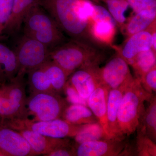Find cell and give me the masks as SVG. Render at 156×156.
Wrapping results in <instances>:
<instances>
[{"label": "cell", "instance_id": "6da1fadb", "mask_svg": "<svg viewBox=\"0 0 156 156\" xmlns=\"http://www.w3.org/2000/svg\"><path fill=\"white\" fill-rule=\"evenodd\" d=\"M83 0H38V3L54 20L71 40L89 43L90 23L82 9Z\"/></svg>", "mask_w": 156, "mask_h": 156}, {"label": "cell", "instance_id": "7a4b0ae2", "mask_svg": "<svg viewBox=\"0 0 156 156\" xmlns=\"http://www.w3.org/2000/svg\"><path fill=\"white\" fill-rule=\"evenodd\" d=\"M154 95L144 89L138 79H134L128 86L117 115L118 130L121 137L129 136L136 131L145 109L144 102L150 100Z\"/></svg>", "mask_w": 156, "mask_h": 156}, {"label": "cell", "instance_id": "3957f363", "mask_svg": "<svg viewBox=\"0 0 156 156\" xmlns=\"http://www.w3.org/2000/svg\"><path fill=\"white\" fill-rule=\"evenodd\" d=\"M50 59L69 77L78 69L98 67L101 56L92 44L70 39L51 50Z\"/></svg>", "mask_w": 156, "mask_h": 156}, {"label": "cell", "instance_id": "277c9868", "mask_svg": "<svg viewBox=\"0 0 156 156\" xmlns=\"http://www.w3.org/2000/svg\"><path fill=\"white\" fill-rule=\"evenodd\" d=\"M22 26L23 34L41 42L51 51L67 41L56 21L38 3L27 14Z\"/></svg>", "mask_w": 156, "mask_h": 156}, {"label": "cell", "instance_id": "5b68a950", "mask_svg": "<svg viewBox=\"0 0 156 156\" xmlns=\"http://www.w3.org/2000/svg\"><path fill=\"white\" fill-rule=\"evenodd\" d=\"M24 75L17 74L12 80L0 85V122L26 118Z\"/></svg>", "mask_w": 156, "mask_h": 156}, {"label": "cell", "instance_id": "8992f818", "mask_svg": "<svg viewBox=\"0 0 156 156\" xmlns=\"http://www.w3.org/2000/svg\"><path fill=\"white\" fill-rule=\"evenodd\" d=\"M67 101L55 92L30 93L26 102V118L34 121L61 119L68 106Z\"/></svg>", "mask_w": 156, "mask_h": 156}, {"label": "cell", "instance_id": "52a82bcc", "mask_svg": "<svg viewBox=\"0 0 156 156\" xmlns=\"http://www.w3.org/2000/svg\"><path fill=\"white\" fill-rule=\"evenodd\" d=\"M0 124L16 131L29 129L44 136L57 138L74 137L83 126L71 125L62 119L46 121L16 119L3 121L0 122Z\"/></svg>", "mask_w": 156, "mask_h": 156}, {"label": "cell", "instance_id": "ba28073f", "mask_svg": "<svg viewBox=\"0 0 156 156\" xmlns=\"http://www.w3.org/2000/svg\"><path fill=\"white\" fill-rule=\"evenodd\" d=\"M19 64L17 74L25 76L30 71L50 60L51 50L41 42L23 34L14 50Z\"/></svg>", "mask_w": 156, "mask_h": 156}, {"label": "cell", "instance_id": "9c48e42d", "mask_svg": "<svg viewBox=\"0 0 156 156\" xmlns=\"http://www.w3.org/2000/svg\"><path fill=\"white\" fill-rule=\"evenodd\" d=\"M96 71L101 84L108 90L128 86L134 79L128 62L119 53L109 60L103 67H98Z\"/></svg>", "mask_w": 156, "mask_h": 156}, {"label": "cell", "instance_id": "30bf717a", "mask_svg": "<svg viewBox=\"0 0 156 156\" xmlns=\"http://www.w3.org/2000/svg\"><path fill=\"white\" fill-rule=\"evenodd\" d=\"M0 154L1 156H37L19 132L1 124Z\"/></svg>", "mask_w": 156, "mask_h": 156}, {"label": "cell", "instance_id": "8fae6325", "mask_svg": "<svg viewBox=\"0 0 156 156\" xmlns=\"http://www.w3.org/2000/svg\"><path fill=\"white\" fill-rule=\"evenodd\" d=\"M126 144L123 139L108 138L75 145L76 156H117L123 154Z\"/></svg>", "mask_w": 156, "mask_h": 156}, {"label": "cell", "instance_id": "7c38bea8", "mask_svg": "<svg viewBox=\"0 0 156 156\" xmlns=\"http://www.w3.org/2000/svg\"><path fill=\"white\" fill-rule=\"evenodd\" d=\"M29 144L37 155L46 156L53 151L73 145L69 139L57 138L44 136L27 129L17 130Z\"/></svg>", "mask_w": 156, "mask_h": 156}, {"label": "cell", "instance_id": "4fadbf2b", "mask_svg": "<svg viewBox=\"0 0 156 156\" xmlns=\"http://www.w3.org/2000/svg\"><path fill=\"white\" fill-rule=\"evenodd\" d=\"M98 67L80 69L69 76L68 82L86 100L101 84L96 71Z\"/></svg>", "mask_w": 156, "mask_h": 156}, {"label": "cell", "instance_id": "5bb4252c", "mask_svg": "<svg viewBox=\"0 0 156 156\" xmlns=\"http://www.w3.org/2000/svg\"><path fill=\"white\" fill-rule=\"evenodd\" d=\"M156 24L148 29L129 37L119 53L127 62L133 59L138 53L152 49V33Z\"/></svg>", "mask_w": 156, "mask_h": 156}, {"label": "cell", "instance_id": "9a60e30c", "mask_svg": "<svg viewBox=\"0 0 156 156\" xmlns=\"http://www.w3.org/2000/svg\"><path fill=\"white\" fill-rule=\"evenodd\" d=\"M129 85L108 90L107 105V132L111 138L123 139L119 134L117 115L124 92Z\"/></svg>", "mask_w": 156, "mask_h": 156}, {"label": "cell", "instance_id": "2e32d148", "mask_svg": "<svg viewBox=\"0 0 156 156\" xmlns=\"http://www.w3.org/2000/svg\"><path fill=\"white\" fill-rule=\"evenodd\" d=\"M38 0H14L11 15L5 25L3 34L13 36L21 30L27 14Z\"/></svg>", "mask_w": 156, "mask_h": 156}, {"label": "cell", "instance_id": "e0dca14e", "mask_svg": "<svg viewBox=\"0 0 156 156\" xmlns=\"http://www.w3.org/2000/svg\"><path fill=\"white\" fill-rule=\"evenodd\" d=\"M108 93V89L100 84L87 99L88 107L97 118L98 122L107 134V105Z\"/></svg>", "mask_w": 156, "mask_h": 156}, {"label": "cell", "instance_id": "ac0fdd59", "mask_svg": "<svg viewBox=\"0 0 156 156\" xmlns=\"http://www.w3.org/2000/svg\"><path fill=\"white\" fill-rule=\"evenodd\" d=\"M19 69L14 50L0 42V85L13 80L18 74Z\"/></svg>", "mask_w": 156, "mask_h": 156}, {"label": "cell", "instance_id": "d6986e66", "mask_svg": "<svg viewBox=\"0 0 156 156\" xmlns=\"http://www.w3.org/2000/svg\"><path fill=\"white\" fill-rule=\"evenodd\" d=\"M61 118L75 126L98 122L97 118L88 106L82 105L71 104L64 110Z\"/></svg>", "mask_w": 156, "mask_h": 156}, {"label": "cell", "instance_id": "ffe728a7", "mask_svg": "<svg viewBox=\"0 0 156 156\" xmlns=\"http://www.w3.org/2000/svg\"><path fill=\"white\" fill-rule=\"evenodd\" d=\"M148 105L144 109L139 120L136 131L145 134L151 140H156V98L154 95L148 101Z\"/></svg>", "mask_w": 156, "mask_h": 156}, {"label": "cell", "instance_id": "44dd1931", "mask_svg": "<svg viewBox=\"0 0 156 156\" xmlns=\"http://www.w3.org/2000/svg\"><path fill=\"white\" fill-rule=\"evenodd\" d=\"M27 74L30 93L54 92L52 88L50 75L46 70L44 64L30 71Z\"/></svg>", "mask_w": 156, "mask_h": 156}, {"label": "cell", "instance_id": "7402d4cb", "mask_svg": "<svg viewBox=\"0 0 156 156\" xmlns=\"http://www.w3.org/2000/svg\"><path fill=\"white\" fill-rule=\"evenodd\" d=\"M156 10H144L136 13L126 24V32L128 36L146 30L156 23Z\"/></svg>", "mask_w": 156, "mask_h": 156}, {"label": "cell", "instance_id": "603a6c76", "mask_svg": "<svg viewBox=\"0 0 156 156\" xmlns=\"http://www.w3.org/2000/svg\"><path fill=\"white\" fill-rule=\"evenodd\" d=\"M117 23L115 20H100L91 23L90 31L92 38L102 44H109L116 32Z\"/></svg>", "mask_w": 156, "mask_h": 156}, {"label": "cell", "instance_id": "cb8c5ba5", "mask_svg": "<svg viewBox=\"0 0 156 156\" xmlns=\"http://www.w3.org/2000/svg\"><path fill=\"white\" fill-rule=\"evenodd\" d=\"M134 69L139 80L144 74L156 66V52L151 49L138 53L133 59L128 61Z\"/></svg>", "mask_w": 156, "mask_h": 156}, {"label": "cell", "instance_id": "d4e9b609", "mask_svg": "<svg viewBox=\"0 0 156 156\" xmlns=\"http://www.w3.org/2000/svg\"><path fill=\"white\" fill-rule=\"evenodd\" d=\"M74 137L77 144L112 138L106 134L99 122L84 125Z\"/></svg>", "mask_w": 156, "mask_h": 156}, {"label": "cell", "instance_id": "484cf974", "mask_svg": "<svg viewBox=\"0 0 156 156\" xmlns=\"http://www.w3.org/2000/svg\"><path fill=\"white\" fill-rule=\"evenodd\" d=\"M51 80L53 92L59 94L63 89L69 77L64 70L51 59L44 63Z\"/></svg>", "mask_w": 156, "mask_h": 156}, {"label": "cell", "instance_id": "4316f807", "mask_svg": "<svg viewBox=\"0 0 156 156\" xmlns=\"http://www.w3.org/2000/svg\"><path fill=\"white\" fill-rule=\"evenodd\" d=\"M107 6L108 10L119 25L126 21V12L129 7L126 0H101Z\"/></svg>", "mask_w": 156, "mask_h": 156}, {"label": "cell", "instance_id": "83f0119b", "mask_svg": "<svg viewBox=\"0 0 156 156\" xmlns=\"http://www.w3.org/2000/svg\"><path fill=\"white\" fill-rule=\"evenodd\" d=\"M136 152L137 156H156L155 142L151 140L145 134L137 131Z\"/></svg>", "mask_w": 156, "mask_h": 156}, {"label": "cell", "instance_id": "f1b7e54d", "mask_svg": "<svg viewBox=\"0 0 156 156\" xmlns=\"http://www.w3.org/2000/svg\"><path fill=\"white\" fill-rule=\"evenodd\" d=\"M139 80L144 89L150 94L156 91V66L144 74Z\"/></svg>", "mask_w": 156, "mask_h": 156}, {"label": "cell", "instance_id": "f546056e", "mask_svg": "<svg viewBox=\"0 0 156 156\" xmlns=\"http://www.w3.org/2000/svg\"><path fill=\"white\" fill-rule=\"evenodd\" d=\"M63 91L66 96V100L71 104L82 105L88 106L87 100L81 97L76 89L67 80Z\"/></svg>", "mask_w": 156, "mask_h": 156}, {"label": "cell", "instance_id": "4dcf8cb0", "mask_svg": "<svg viewBox=\"0 0 156 156\" xmlns=\"http://www.w3.org/2000/svg\"><path fill=\"white\" fill-rule=\"evenodd\" d=\"M135 13L147 10H156V0H126Z\"/></svg>", "mask_w": 156, "mask_h": 156}, {"label": "cell", "instance_id": "1f68e13d", "mask_svg": "<svg viewBox=\"0 0 156 156\" xmlns=\"http://www.w3.org/2000/svg\"><path fill=\"white\" fill-rule=\"evenodd\" d=\"M13 2L14 0H0V13L5 27L11 15Z\"/></svg>", "mask_w": 156, "mask_h": 156}, {"label": "cell", "instance_id": "d6a6232c", "mask_svg": "<svg viewBox=\"0 0 156 156\" xmlns=\"http://www.w3.org/2000/svg\"><path fill=\"white\" fill-rule=\"evenodd\" d=\"M76 156L75 145L69 147L62 148L50 153L46 156Z\"/></svg>", "mask_w": 156, "mask_h": 156}, {"label": "cell", "instance_id": "836d02e7", "mask_svg": "<svg viewBox=\"0 0 156 156\" xmlns=\"http://www.w3.org/2000/svg\"><path fill=\"white\" fill-rule=\"evenodd\" d=\"M152 49L154 51H156V29L153 30L152 33Z\"/></svg>", "mask_w": 156, "mask_h": 156}, {"label": "cell", "instance_id": "e575fe53", "mask_svg": "<svg viewBox=\"0 0 156 156\" xmlns=\"http://www.w3.org/2000/svg\"><path fill=\"white\" fill-rule=\"evenodd\" d=\"M5 28V24L3 22L2 19V15L0 13V36L3 34Z\"/></svg>", "mask_w": 156, "mask_h": 156}, {"label": "cell", "instance_id": "d590c367", "mask_svg": "<svg viewBox=\"0 0 156 156\" xmlns=\"http://www.w3.org/2000/svg\"><path fill=\"white\" fill-rule=\"evenodd\" d=\"M0 156H1V154H0Z\"/></svg>", "mask_w": 156, "mask_h": 156}]
</instances>
